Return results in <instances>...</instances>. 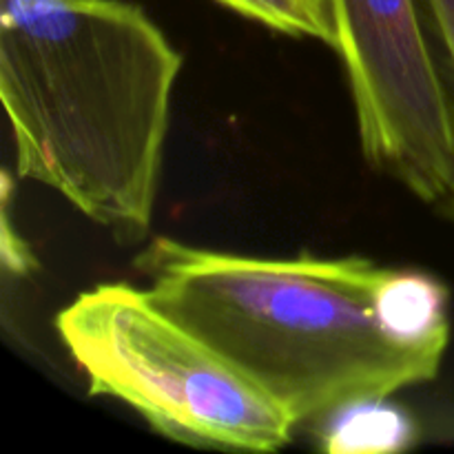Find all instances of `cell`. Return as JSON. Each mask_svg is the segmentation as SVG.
I'll use <instances>...</instances> for the list:
<instances>
[{
    "instance_id": "cell-1",
    "label": "cell",
    "mask_w": 454,
    "mask_h": 454,
    "mask_svg": "<svg viewBox=\"0 0 454 454\" xmlns=\"http://www.w3.org/2000/svg\"><path fill=\"white\" fill-rule=\"evenodd\" d=\"M182 53L129 0H0V98L16 173L120 244L145 242Z\"/></svg>"
},
{
    "instance_id": "cell-2",
    "label": "cell",
    "mask_w": 454,
    "mask_h": 454,
    "mask_svg": "<svg viewBox=\"0 0 454 454\" xmlns=\"http://www.w3.org/2000/svg\"><path fill=\"white\" fill-rule=\"evenodd\" d=\"M136 269L155 304L255 381L295 428L428 384L446 357L390 331L380 304L390 269L371 257H257L160 235Z\"/></svg>"
},
{
    "instance_id": "cell-3",
    "label": "cell",
    "mask_w": 454,
    "mask_h": 454,
    "mask_svg": "<svg viewBox=\"0 0 454 454\" xmlns=\"http://www.w3.org/2000/svg\"><path fill=\"white\" fill-rule=\"evenodd\" d=\"M56 331L89 395L127 403L171 442L248 452L291 442L288 412L146 288H89L56 315Z\"/></svg>"
},
{
    "instance_id": "cell-4",
    "label": "cell",
    "mask_w": 454,
    "mask_h": 454,
    "mask_svg": "<svg viewBox=\"0 0 454 454\" xmlns=\"http://www.w3.org/2000/svg\"><path fill=\"white\" fill-rule=\"evenodd\" d=\"M364 158L430 207L454 193V87L419 0H328Z\"/></svg>"
},
{
    "instance_id": "cell-5",
    "label": "cell",
    "mask_w": 454,
    "mask_h": 454,
    "mask_svg": "<svg viewBox=\"0 0 454 454\" xmlns=\"http://www.w3.org/2000/svg\"><path fill=\"white\" fill-rule=\"evenodd\" d=\"M415 439L412 421L388 399L353 403L326 421L324 450L331 454L402 452Z\"/></svg>"
},
{
    "instance_id": "cell-6",
    "label": "cell",
    "mask_w": 454,
    "mask_h": 454,
    "mask_svg": "<svg viewBox=\"0 0 454 454\" xmlns=\"http://www.w3.org/2000/svg\"><path fill=\"white\" fill-rule=\"evenodd\" d=\"M231 12L293 38H310L333 47V27L328 0H215Z\"/></svg>"
},
{
    "instance_id": "cell-7",
    "label": "cell",
    "mask_w": 454,
    "mask_h": 454,
    "mask_svg": "<svg viewBox=\"0 0 454 454\" xmlns=\"http://www.w3.org/2000/svg\"><path fill=\"white\" fill-rule=\"evenodd\" d=\"M426 25L442 56L446 74L454 87V0H419ZM442 213L454 222V193L442 207Z\"/></svg>"
},
{
    "instance_id": "cell-8",
    "label": "cell",
    "mask_w": 454,
    "mask_h": 454,
    "mask_svg": "<svg viewBox=\"0 0 454 454\" xmlns=\"http://www.w3.org/2000/svg\"><path fill=\"white\" fill-rule=\"evenodd\" d=\"M3 262H4V269L12 270V273L16 275L31 273L35 266V260L29 255L27 244L22 242L20 238L13 235L12 222H9V215H7V207H4V215H3Z\"/></svg>"
}]
</instances>
